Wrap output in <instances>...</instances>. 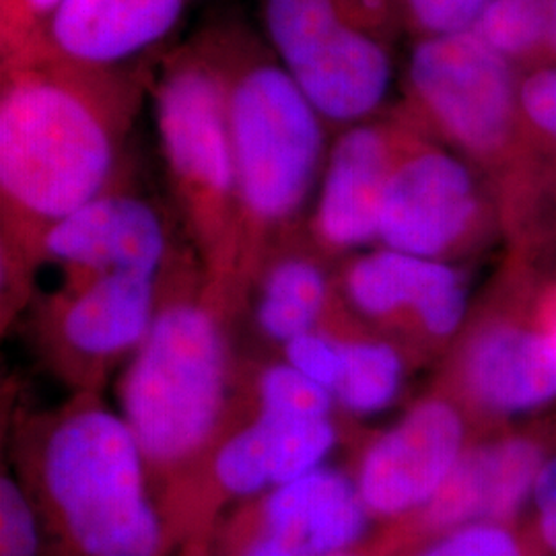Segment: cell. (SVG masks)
Listing matches in <instances>:
<instances>
[{
  "instance_id": "13",
  "label": "cell",
  "mask_w": 556,
  "mask_h": 556,
  "mask_svg": "<svg viewBox=\"0 0 556 556\" xmlns=\"http://www.w3.org/2000/svg\"><path fill=\"white\" fill-rule=\"evenodd\" d=\"M371 514L355 478L321 466L256 498L236 530L231 556H334L355 551Z\"/></svg>"
},
{
  "instance_id": "1",
  "label": "cell",
  "mask_w": 556,
  "mask_h": 556,
  "mask_svg": "<svg viewBox=\"0 0 556 556\" xmlns=\"http://www.w3.org/2000/svg\"><path fill=\"white\" fill-rule=\"evenodd\" d=\"M91 73L56 54L27 50L11 56L2 80V206L11 225L34 233V243L50 225L110 190L118 112Z\"/></svg>"
},
{
  "instance_id": "30",
  "label": "cell",
  "mask_w": 556,
  "mask_h": 556,
  "mask_svg": "<svg viewBox=\"0 0 556 556\" xmlns=\"http://www.w3.org/2000/svg\"><path fill=\"white\" fill-rule=\"evenodd\" d=\"M534 316L544 334L556 344V275L534 285Z\"/></svg>"
},
{
  "instance_id": "7",
  "label": "cell",
  "mask_w": 556,
  "mask_h": 556,
  "mask_svg": "<svg viewBox=\"0 0 556 556\" xmlns=\"http://www.w3.org/2000/svg\"><path fill=\"white\" fill-rule=\"evenodd\" d=\"M514 66L472 29L422 36L408 62V89L422 118L459 155L505 172L523 128Z\"/></svg>"
},
{
  "instance_id": "5",
  "label": "cell",
  "mask_w": 556,
  "mask_h": 556,
  "mask_svg": "<svg viewBox=\"0 0 556 556\" xmlns=\"http://www.w3.org/2000/svg\"><path fill=\"white\" fill-rule=\"evenodd\" d=\"M155 119L190 227L206 258L227 275L241 250L229 75L194 56L174 62L157 85Z\"/></svg>"
},
{
  "instance_id": "14",
  "label": "cell",
  "mask_w": 556,
  "mask_h": 556,
  "mask_svg": "<svg viewBox=\"0 0 556 556\" xmlns=\"http://www.w3.org/2000/svg\"><path fill=\"white\" fill-rule=\"evenodd\" d=\"M160 303V278L66 273V282L52 301L50 328L59 349L75 365L105 367L139 349Z\"/></svg>"
},
{
  "instance_id": "22",
  "label": "cell",
  "mask_w": 556,
  "mask_h": 556,
  "mask_svg": "<svg viewBox=\"0 0 556 556\" xmlns=\"http://www.w3.org/2000/svg\"><path fill=\"white\" fill-rule=\"evenodd\" d=\"M258 410L291 417L332 418L337 400L287 361L266 367L256 381Z\"/></svg>"
},
{
  "instance_id": "33",
  "label": "cell",
  "mask_w": 556,
  "mask_h": 556,
  "mask_svg": "<svg viewBox=\"0 0 556 556\" xmlns=\"http://www.w3.org/2000/svg\"><path fill=\"white\" fill-rule=\"evenodd\" d=\"M555 147H556V142H555Z\"/></svg>"
},
{
  "instance_id": "23",
  "label": "cell",
  "mask_w": 556,
  "mask_h": 556,
  "mask_svg": "<svg viewBox=\"0 0 556 556\" xmlns=\"http://www.w3.org/2000/svg\"><path fill=\"white\" fill-rule=\"evenodd\" d=\"M40 517L34 498L11 475L0 480V556H40Z\"/></svg>"
},
{
  "instance_id": "10",
  "label": "cell",
  "mask_w": 556,
  "mask_h": 556,
  "mask_svg": "<svg viewBox=\"0 0 556 556\" xmlns=\"http://www.w3.org/2000/svg\"><path fill=\"white\" fill-rule=\"evenodd\" d=\"M275 52L326 122H365L392 85L388 50L349 15L344 0H321L309 9Z\"/></svg>"
},
{
  "instance_id": "21",
  "label": "cell",
  "mask_w": 556,
  "mask_h": 556,
  "mask_svg": "<svg viewBox=\"0 0 556 556\" xmlns=\"http://www.w3.org/2000/svg\"><path fill=\"white\" fill-rule=\"evenodd\" d=\"M472 31L511 64L546 52L544 0H493Z\"/></svg>"
},
{
  "instance_id": "9",
  "label": "cell",
  "mask_w": 556,
  "mask_h": 556,
  "mask_svg": "<svg viewBox=\"0 0 556 556\" xmlns=\"http://www.w3.org/2000/svg\"><path fill=\"white\" fill-rule=\"evenodd\" d=\"M480 435L475 420L443 390L417 400L358 457L353 478L371 517L417 516Z\"/></svg>"
},
{
  "instance_id": "11",
  "label": "cell",
  "mask_w": 556,
  "mask_h": 556,
  "mask_svg": "<svg viewBox=\"0 0 556 556\" xmlns=\"http://www.w3.org/2000/svg\"><path fill=\"white\" fill-rule=\"evenodd\" d=\"M342 293L355 314L431 353L456 342L468 318L462 273L443 260L378 248L349 264Z\"/></svg>"
},
{
  "instance_id": "20",
  "label": "cell",
  "mask_w": 556,
  "mask_h": 556,
  "mask_svg": "<svg viewBox=\"0 0 556 556\" xmlns=\"http://www.w3.org/2000/svg\"><path fill=\"white\" fill-rule=\"evenodd\" d=\"M406 378L402 351L388 338L340 334V367L332 396L344 413L371 417L390 408Z\"/></svg>"
},
{
  "instance_id": "17",
  "label": "cell",
  "mask_w": 556,
  "mask_h": 556,
  "mask_svg": "<svg viewBox=\"0 0 556 556\" xmlns=\"http://www.w3.org/2000/svg\"><path fill=\"white\" fill-rule=\"evenodd\" d=\"M337 443L334 418L258 410L248 425L219 439L206 468L223 497L258 498L321 468Z\"/></svg>"
},
{
  "instance_id": "27",
  "label": "cell",
  "mask_w": 556,
  "mask_h": 556,
  "mask_svg": "<svg viewBox=\"0 0 556 556\" xmlns=\"http://www.w3.org/2000/svg\"><path fill=\"white\" fill-rule=\"evenodd\" d=\"M422 36L459 34L475 27L493 0H404Z\"/></svg>"
},
{
  "instance_id": "32",
  "label": "cell",
  "mask_w": 556,
  "mask_h": 556,
  "mask_svg": "<svg viewBox=\"0 0 556 556\" xmlns=\"http://www.w3.org/2000/svg\"><path fill=\"white\" fill-rule=\"evenodd\" d=\"M334 556H363V555H358V553H355V551H349V553H340V555H334Z\"/></svg>"
},
{
  "instance_id": "26",
  "label": "cell",
  "mask_w": 556,
  "mask_h": 556,
  "mask_svg": "<svg viewBox=\"0 0 556 556\" xmlns=\"http://www.w3.org/2000/svg\"><path fill=\"white\" fill-rule=\"evenodd\" d=\"M519 114L530 128L551 144L556 142V62L534 68L519 80Z\"/></svg>"
},
{
  "instance_id": "4",
  "label": "cell",
  "mask_w": 556,
  "mask_h": 556,
  "mask_svg": "<svg viewBox=\"0 0 556 556\" xmlns=\"http://www.w3.org/2000/svg\"><path fill=\"white\" fill-rule=\"evenodd\" d=\"M229 122L238 174L241 236L293 219L328 160L318 110L277 62L229 75Z\"/></svg>"
},
{
  "instance_id": "8",
  "label": "cell",
  "mask_w": 556,
  "mask_h": 556,
  "mask_svg": "<svg viewBox=\"0 0 556 556\" xmlns=\"http://www.w3.org/2000/svg\"><path fill=\"white\" fill-rule=\"evenodd\" d=\"M486 227V202L470 165L408 132L379 213L383 248L447 262L472 248Z\"/></svg>"
},
{
  "instance_id": "31",
  "label": "cell",
  "mask_w": 556,
  "mask_h": 556,
  "mask_svg": "<svg viewBox=\"0 0 556 556\" xmlns=\"http://www.w3.org/2000/svg\"><path fill=\"white\" fill-rule=\"evenodd\" d=\"M546 17V54L556 62V0H544Z\"/></svg>"
},
{
  "instance_id": "29",
  "label": "cell",
  "mask_w": 556,
  "mask_h": 556,
  "mask_svg": "<svg viewBox=\"0 0 556 556\" xmlns=\"http://www.w3.org/2000/svg\"><path fill=\"white\" fill-rule=\"evenodd\" d=\"M534 530L544 551L556 556V450L546 457L532 491Z\"/></svg>"
},
{
  "instance_id": "15",
  "label": "cell",
  "mask_w": 556,
  "mask_h": 556,
  "mask_svg": "<svg viewBox=\"0 0 556 556\" xmlns=\"http://www.w3.org/2000/svg\"><path fill=\"white\" fill-rule=\"evenodd\" d=\"M36 248L71 275L139 273L160 278L169 243L160 213L149 202L108 190L50 225Z\"/></svg>"
},
{
  "instance_id": "16",
  "label": "cell",
  "mask_w": 556,
  "mask_h": 556,
  "mask_svg": "<svg viewBox=\"0 0 556 556\" xmlns=\"http://www.w3.org/2000/svg\"><path fill=\"white\" fill-rule=\"evenodd\" d=\"M408 130L361 122L344 130L319 179L314 233L330 252L357 250L378 241L386 188Z\"/></svg>"
},
{
  "instance_id": "3",
  "label": "cell",
  "mask_w": 556,
  "mask_h": 556,
  "mask_svg": "<svg viewBox=\"0 0 556 556\" xmlns=\"http://www.w3.org/2000/svg\"><path fill=\"white\" fill-rule=\"evenodd\" d=\"M31 477L77 556H161L165 532L151 472L119 413L83 397L34 439Z\"/></svg>"
},
{
  "instance_id": "28",
  "label": "cell",
  "mask_w": 556,
  "mask_h": 556,
  "mask_svg": "<svg viewBox=\"0 0 556 556\" xmlns=\"http://www.w3.org/2000/svg\"><path fill=\"white\" fill-rule=\"evenodd\" d=\"M62 0H2V31L9 38L11 56L29 48V29L41 20H52Z\"/></svg>"
},
{
  "instance_id": "12",
  "label": "cell",
  "mask_w": 556,
  "mask_h": 556,
  "mask_svg": "<svg viewBox=\"0 0 556 556\" xmlns=\"http://www.w3.org/2000/svg\"><path fill=\"white\" fill-rule=\"evenodd\" d=\"M555 450L556 422L480 435L459 457L438 495L406 519L410 530L438 538L475 523L514 526Z\"/></svg>"
},
{
  "instance_id": "2",
  "label": "cell",
  "mask_w": 556,
  "mask_h": 556,
  "mask_svg": "<svg viewBox=\"0 0 556 556\" xmlns=\"http://www.w3.org/2000/svg\"><path fill=\"white\" fill-rule=\"evenodd\" d=\"M215 299L204 291L161 301L119 379V417L151 478L190 475L223 438L231 349Z\"/></svg>"
},
{
  "instance_id": "24",
  "label": "cell",
  "mask_w": 556,
  "mask_h": 556,
  "mask_svg": "<svg viewBox=\"0 0 556 556\" xmlns=\"http://www.w3.org/2000/svg\"><path fill=\"white\" fill-rule=\"evenodd\" d=\"M417 556H530L523 540L505 523H475L433 538Z\"/></svg>"
},
{
  "instance_id": "25",
  "label": "cell",
  "mask_w": 556,
  "mask_h": 556,
  "mask_svg": "<svg viewBox=\"0 0 556 556\" xmlns=\"http://www.w3.org/2000/svg\"><path fill=\"white\" fill-rule=\"evenodd\" d=\"M285 361L301 371L303 376L314 379L330 394L337 386L338 367H340V334L328 328H318L282 344ZM334 397V396H332Z\"/></svg>"
},
{
  "instance_id": "19",
  "label": "cell",
  "mask_w": 556,
  "mask_h": 556,
  "mask_svg": "<svg viewBox=\"0 0 556 556\" xmlns=\"http://www.w3.org/2000/svg\"><path fill=\"white\" fill-rule=\"evenodd\" d=\"M332 299L330 280L318 262L305 254L275 260L260 285L258 330L278 344L321 328Z\"/></svg>"
},
{
  "instance_id": "18",
  "label": "cell",
  "mask_w": 556,
  "mask_h": 556,
  "mask_svg": "<svg viewBox=\"0 0 556 556\" xmlns=\"http://www.w3.org/2000/svg\"><path fill=\"white\" fill-rule=\"evenodd\" d=\"M184 0H62L48 23L54 54L100 71L163 40Z\"/></svg>"
},
{
  "instance_id": "6",
  "label": "cell",
  "mask_w": 556,
  "mask_h": 556,
  "mask_svg": "<svg viewBox=\"0 0 556 556\" xmlns=\"http://www.w3.org/2000/svg\"><path fill=\"white\" fill-rule=\"evenodd\" d=\"M534 285L514 278L482 305L456 338L439 383L480 433L498 431L556 400V344L538 326Z\"/></svg>"
}]
</instances>
